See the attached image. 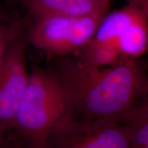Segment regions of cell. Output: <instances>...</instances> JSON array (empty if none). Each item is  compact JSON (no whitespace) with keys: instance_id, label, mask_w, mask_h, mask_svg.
I'll list each match as a JSON object with an SVG mask.
<instances>
[{"instance_id":"obj_1","label":"cell","mask_w":148,"mask_h":148,"mask_svg":"<svg viewBox=\"0 0 148 148\" xmlns=\"http://www.w3.org/2000/svg\"><path fill=\"white\" fill-rule=\"evenodd\" d=\"M55 72L69 97L73 114L84 119L120 121L147 96L145 66L138 59L95 67L79 59L65 58L60 61Z\"/></svg>"},{"instance_id":"obj_2","label":"cell","mask_w":148,"mask_h":148,"mask_svg":"<svg viewBox=\"0 0 148 148\" xmlns=\"http://www.w3.org/2000/svg\"><path fill=\"white\" fill-rule=\"evenodd\" d=\"M73 114L69 97L56 73L34 66L9 134L21 143L46 141L51 131Z\"/></svg>"},{"instance_id":"obj_3","label":"cell","mask_w":148,"mask_h":148,"mask_svg":"<svg viewBox=\"0 0 148 148\" xmlns=\"http://www.w3.org/2000/svg\"><path fill=\"white\" fill-rule=\"evenodd\" d=\"M108 10L77 17L47 16L34 20L25 30L27 42L47 53L64 56L87 45Z\"/></svg>"},{"instance_id":"obj_4","label":"cell","mask_w":148,"mask_h":148,"mask_svg":"<svg viewBox=\"0 0 148 148\" xmlns=\"http://www.w3.org/2000/svg\"><path fill=\"white\" fill-rule=\"evenodd\" d=\"M46 142L51 148H130L121 121L84 119L73 114L51 131Z\"/></svg>"},{"instance_id":"obj_5","label":"cell","mask_w":148,"mask_h":148,"mask_svg":"<svg viewBox=\"0 0 148 148\" xmlns=\"http://www.w3.org/2000/svg\"><path fill=\"white\" fill-rule=\"evenodd\" d=\"M26 28L11 41L0 68V137L13 128L28 84Z\"/></svg>"},{"instance_id":"obj_6","label":"cell","mask_w":148,"mask_h":148,"mask_svg":"<svg viewBox=\"0 0 148 148\" xmlns=\"http://www.w3.org/2000/svg\"><path fill=\"white\" fill-rule=\"evenodd\" d=\"M111 0H28L24 6L34 20L47 16H83L109 9Z\"/></svg>"},{"instance_id":"obj_7","label":"cell","mask_w":148,"mask_h":148,"mask_svg":"<svg viewBox=\"0 0 148 148\" xmlns=\"http://www.w3.org/2000/svg\"><path fill=\"white\" fill-rule=\"evenodd\" d=\"M143 14L147 15V12L132 3L111 13L108 12L89 42L112 44L119 47L118 40L120 36L133 22Z\"/></svg>"},{"instance_id":"obj_8","label":"cell","mask_w":148,"mask_h":148,"mask_svg":"<svg viewBox=\"0 0 148 148\" xmlns=\"http://www.w3.org/2000/svg\"><path fill=\"white\" fill-rule=\"evenodd\" d=\"M147 16L143 14L126 29L118 40L123 58L138 59L146 52L148 45Z\"/></svg>"},{"instance_id":"obj_9","label":"cell","mask_w":148,"mask_h":148,"mask_svg":"<svg viewBox=\"0 0 148 148\" xmlns=\"http://www.w3.org/2000/svg\"><path fill=\"white\" fill-rule=\"evenodd\" d=\"M120 121L127 130L130 148H148L147 99L131 109Z\"/></svg>"},{"instance_id":"obj_10","label":"cell","mask_w":148,"mask_h":148,"mask_svg":"<svg viewBox=\"0 0 148 148\" xmlns=\"http://www.w3.org/2000/svg\"><path fill=\"white\" fill-rule=\"evenodd\" d=\"M82 62L95 67L112 66L125 60L117 46L112 44H94L88 42L82 48Z\"/></svg>"},{"instance_id":"obj_11","label":"cell","mask_w":148,"mask_h":148,"mask_svg":"<svg viewBox=\"0 0 148 148\" xmlns=\"http://www.w3.org/2000/svg\"><path fill=\"white\" fill-rule=\"evenodd\" d=\"M28 18L25 16L10 23H0V68L8 45L16 35L26 28Z\"/></svg>"},{"instance_id":"obj_12","label":"cell","mask_w":148,"mask_h":148,"mask_svg":"<svg viewBox=\"0 0 148 148\" xmlns=\"http://www.w3.org/2000/svg\"><path fill=\"white\" fill-rule=\"evenodd\" d=\"M0 148H18L14 138L8 134L0 137Z\"/></svg>"},{"instance_id":"obj_13","label":"cell","mask_w":148,"mask_h":148,"mask_svg":"<svg viewBox=\"0 0 148 148\" xmlns=\"http://www.w3.org/2000/svg\"><path fill=\"white\" fill-rule=\"evenodd\" d=\"M15 141L19 148H51L46 141L32 143H21L16 140Z\"/></svg>"},{"instance_id":"obj_14","label":"cell","mask_w":148,"mask_h":148,"mask_svg":"<svg viewBox=\"0 0 148 148\" xmlns=\"http://www.w3.org/2000/svg\"><path fill=\"white\" fill-rule=\"evenodd\" d=\"M8 3L11 4H16V3H21V4L25 5V3L28 0H6Z\"/></svg>"}]
</instances>
